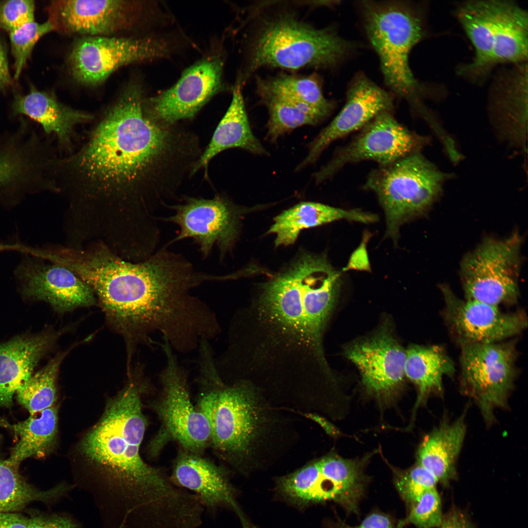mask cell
Wrapping results in <instances>:
<instances>
[{"mask_svg":"<svg viewBox=\"0 0 528 528\" xmlns=\"http://www.w3.org/2000/svg\"><path fill=\"white\" fill-rule=\"evenodd\" d=\"M223 62L218 56L202 59L185 70L172 87L143 101L145 114L171 126L191 118L221 89Z\"/></svg>","mask_w":528,"mask_h":528,"instance_id":"obj_17","label":"cell"},{"mask_svg":"<svg viewBox=\"0 0 528 528\" xmlns=\"http://www.w3.org/2000/svg\"><path fill=\"white\" fill-rule=\"evenodd\" d=\"M198 364L197 407L209 423L210 446L220 459L246 471L275 426L274 412L253 385L224 380L212 356L202 357Z\"/></svg>","mask_w":528,"mask_h":528,"instance_id":"obj_5","label":"cell"},{"mask_svg":"<svg viewBox=\"0 0 528 528\" xmlns=\"http://www.w3.org/2000/svg\"><path fill=\"white\" fill-rule=\"evenodd\" d=\"M516 344L512 340L460 346L462 391L479 406L485 420L505 407L517 375Z\"/></svg>","mask_w":528,"mask_h":528,"instance_id":"obj_12","label":"cell"},{"mask_svg":"<svg viewBox=\"0 0 528 528\" xmlns=\"http://www.w3.org/2000/svg\"><path fill=\"white\" fill-rule=\"evenodd\" d=\"M394 481L399 495L409 507L427 491L436 487V478L417 464L406 470H394Z\"/></svg>","mask_w":528,"mask_h":528,"instance_id":"obj_38","label":"cell"},{"mask_svg":"<svg viewBox=\"0 0 528 528\" xmlns=\"http://www.w3.org/2000/svg\"><path fill=\"white\" fill-rule=\"evenodd\" d=\"M368 237L369 235L364 236V238L363 239L362 242L351 255L349 263L344 269L370 270V265L366 248V242L368 239H369Z\"/></svg>","mask_w":528,"mask_h":528,"instance_id":"obj_43","label":"cell"},{"mask_svg":"<svg viewBox=\"0 0 528 528\" xmlns=\"http://www.w3.org/2000/svg\"><path fill=\"white\" fill-rule=\"evenodd\" d=\"M12 108L38 123L47 134H54L60 149L66 154L73 151V140L77 125L89 122L93 115L60 102L48 93L31 89L26 95H17Z\"/></svg>","mask_w":528,"mask_h":528,"instance_id":"obj_24","label":"cell"},{"mask_svg":"<svg viewBox=\"0 0 528 528\" xmlns=\"http://www.w3.org/2000/svg\"><path fill=\"white\" fill-rule=\"evenodd\" d=\"M343 108L308 145V152L296 171L314 164L332 142L360 130L381 112H393L395 96L378 86L362 72L349 82Z\"/></svg>","mask_w":528,"mask_h":528,"instance_id":"obj_18","label":"cell"},{"mask_svg":"<svg viewBox=\"0 0 528 528\" xmlns=\"http://www.w3.org/2000/svg\"><path fill=\"white\" fill-rule=\"evenodd\" d=\"M455 371L453 360L441 346L413 345L406 351L405 375L418 389L417 405L431 394H441L443 377Z\"/></svg>","mask_w":528,"mask_h":528,"instance_id":"obj_32","label":"cell"},{"mask_svg":"<svg viewBox=\"0 0 528 528\" xmlns=\"http://www.w3.org/2000/svg\"><path fill=\"white\" fill-rule=\"evenodd\" d=\"M400 124L393 112H380L366 124L347 144L337 149L332 158L313 177L317 183L332 177L347 164L374 161L382 166L409 154L421 152L430 143Z\"/></svg>","mask_w":528,"mask_h":528,"instance_id":"obj_13","label":"cell"},{"mask_svg":"<svg viewBox=\"0 0 528 528\" xmlns=\"http://www.w3.org/2000/svg\"><path fill=\"white\" fill-rule=\"evenodd\" d=\"M452 176L417 152L374 169L363 187L377 196L386 216V235L396 242L400 226L425 213Z\"/></svg>","mask_w":528,"mask_h":528,"instance_id":"obj_8","label":"cell"},{"mask_svg":"<svg viewBox=\"0 0 528 528\" xmlns=\"http://www.w3.org/2000/svg\"><path fill=\"white\" fill-rule=\"evenodd\" d=\"M53 30L54 26L48 20L41 23L35 21L28 23L9 33L11 51L14 59L15 80L19 78L38 41Z\"/></svg>","mask_w":528,"mask_h":528,"instance_id":"obj_37","label":"cell"},{"mask_svg":"<svg viewBox=\"0 0 528 528\" xmlns=\"http://www.w3.org/2000/svg\"><path fill=\"white\" fill-rule=\"evenodd\" d=\"M170 479L176 486L195 495L204 509L214 513L221 508L233 510L242 528L249 525L236 499V489L222 466L198 454L180 448L172 466Z\"/></svg>","mask_w":528,"mask_h":528,"instance_id":"obj_22","label":"cell"},{"mask_svg":"<svg viewBox=\"0 0 528 528\" xmlns=\"http://www.w3.org/2000/svg\"><path fill=\"white\" fill-rule=\"evenodd\" d=\"M11 82L6 47L0 38V89H4Z\"/></svg>","mask_w":528,"mask_h":528,"instance_id":"obj_45","label":"cell"},{"mask_svg":"<svg viewBox=\"0 0 528 528\" xmlns=\"http://www.w3.org/2000/svg\"><path fill=\"white\" fill-rule=\"evenodd\" d=\"M52 342L51 336H18L0 343V406L10 407L19 387L32 374Z\"/></svg>","mask_w":528,"mask_h":528,"instance_id":"obj_25","label":"cell"},{"mask_svg":"<svg viewBox=\"0 0 528 528\" xmlns=\"http://www.w3.org/2000/svg\"><path fill=\"white\" fill-rule=\"evenodd\" d=\"M515 66L496 82L488 110L498 138L525 151L527 140L528 66L527 63Z\"/></svg>","mask_w":528,"mask_h":528,"instance_id":"obj_23","label":"cell"},{"mask_svg":"<svg viewBox=\"0 0 528 528\" xmlns=\"http://www.w3.org/2000/svg\"><path fill=\"white\" fill-rule=\"evenodd\" d=\"M58 413V408L54 405L16 424L0 419V426L12 430L19 437L6 462L19 466L27 458H43L51 453L57 441Z\"/></svg>","mask_w":528,"mask_h":528,"instance_id":"obj_31","label":"cell"},{"mask_svg":"<svg viewBox=\"0 0 528 528\" xmlns=\"http://www.w3.org/2000/svg\"><path fill=\"white\" fill-rule=\"evenodd\" d=\"M248 44V71L264 67L333 69L356 52L357 44L332 27L317 28L293 12L260 18Z\"/></svg>","mask_w":528,"mask_h":528,"instance_id":"obj_7","label":"cell"},{"mask_svg":"<svg viewBox=\"0 0 528 528\" xmlns=\"http://www.w3.org/2000/svg\"><path fill=\"white\" fill-rule=\"evenodd\" d=\"M71 489V485L65 482L47 490L36 488L20 475L18 466L0 459V512H17L36 501L55 503L66 497Z\"/></svg>","mask_w":528,"mask_h":528,"instance_id":"obj_33","label":"cell"},{"mask_svg":"<svg viewBox=\"0 0 528 528\" xmlns=\"http://www.w3.org/2000/svg\"><path fill=\"white\" fill-rule=\"evenodd\" d=\"M43 254L78 276L110 319L137 338L154 332L169 335L185 316L188 270L181 256L166 247L137 262L122 258L98 242L79 248L47 245Z\"/></svg>","mask_w":528,"mask_h":528,"instance_id":"obj_4","label":"cell"},{"mask_svg":"<svg viewBox=\"0 0 528 528\" xmlns=\"http://www.w3.org/2000/svg\"><path fill=\"white\" fill-rule=\"evenodd\" d=\"M15 276L23 295L45 301L60 312L96 303L91 288L74 272L33 250L20 263Z\"/></svg>","mask_w":528,"mask_h":528,"instance_id":"obj_19","label":"cell"},{"mask_svg":"<svg viewBox=\"0 0 528 528\" xmlns=\"http://www.w3.org/2000/svg\"><path fill=\"white\" fill-rule=\"evenodd\" d=\"M29 528H82L74 517L64 512H37L29 517Z\"/></svg>","mask_w":528,"mask_h":528,"instance_id":"obj_41","label":"cell"},{"mask_svg":"<svg viewBox=\"0 0 528 528\" xmlns=\"http://www.w3.org/2000/svg\"><path fill=\"white\" fill-rule=\"evenodd\" d=\"M233 148H241L257 155L268 153L251 130L240 83L235 86L230 105L209 144L195 164L191 176L202 168L206 172L209 161L215 156Z\"/></svg>","mask_w":528,"mask_h":528,"instance_id":"obj_27","label":"cell"},{"mask_svg":"<svg viewBox=\"0 0 528 528\" xmlns=\"http://www.w3.org/2000/svg\"><path fill=\"white\" fill-rule=\"evenodd\" d=\"M464 416L441 423L426 435L418 449V464L443 484L456 475V462L466 433Z\"/></svg>","mask_w":528,"mask_h":528,"instance_id":"obj_29","label":"cell"},{"mask_svg":"<svg viewBox=\"0 0 528 528\" xmlns=\"http://www.w3.org/2000/svg\"><path fill=\"white\" fill-rule=\"evenodd\" d=\"M443 520L441 499L436 487L426 492L410 506L407 515L396 526V528L410 524L418 528H438Z\"/></svg>","mask_w":528,"mask_h":528,"instance_id":"obj_39","label":"cell"},{"mask_svg":"<svg viewBox=\"0 0 528 528\" xmlns=\"http://www.w3.org/2000/svg\"><path fill=\"white\" fill-rule=\"evenodd\" d=\"M438 528H468L466 523L459 515H453L443 520L441 525Z\"/></svg>","mask_w":528,"mask_h":528,"instance_id":"obj_47","label":"cell"},{"mask_svg":"<svg viewBox=\"0 0 528 528\" xmlns=\"http://www.w3.org/2000/svg\"><path fill=\"white\" fill-rule=\"evenodd\" d=\"M359 7L365 34L378 57L389 91L427 119L431 114L424 99L432 94L415 78L409 64L411 51L425 36L422 13L414 4L403 1L363 0Z\"/></svg>","mask_w":528,"mask_h":528,"instance_id":"obj_6","label":"cell"},{"mask_svg":"<svg viewBox=\"0 0 528 528\" xmlns=\"http://www.w3.org/2000/svg\"><path fill=\"white\" fill-rule=\"evenodd\" d=\"M249 306L235 316L224 357L231 373L262 388L284 386L313 390L332 377L323 338L339 291L292 270L261 286Z\"/></svg>","mask_w":528,"mask_h":528,"instance_id":"obj_2","label":"cell"},{"mask_svg":"<svg viewBox=\"0 0 528 528\" xmlns=\"http://www.w3.org/2000/svg\"><path fill=\"white\" fill-rule=\"evenodd\" d=\"M257 91L281 94L311 108L327 117L336 106L335 102L324 96L321 83L314 75L281 74L270 78H258Z\"/></svg>","mask_w":528,"mask_h":528,"instance_id":"obj_35","label":"cell"},{"mask_svg":"<svg viewBox=\"0 0 528 528\" xmlns=\"http://www.w3.org/2000/svg\"><path fill=\"white\" fill-rule=\"evenodd\" d=\"M302 414L307 418L320 425L329 435H336L337 431L332 424L323 417L313 413H304Z\"/></svg>","mask_w":528,"mask_h":528,"instance_id":"obj_46","label":"cell"},{"mask_svg":"<svg viewBox=\"0 0 528 528\" xmlns=\"http://www.w3.org/2000/svg\"><path fill=\"white\" fill-rule=\"evenodd\" d=\"M341 219L369 223L376 221L377 215L358 209L345 210L321 203L300 202L274 219L267 234L276 235L275 245L293 244L300 231Z\"/></svg>","mask_w":528,"mask_h":528,"instance_id":"obj_26","label":"cell"},{"mask_svg":"<svg viewBox=\"0 0 528 528\" xmlns=\"http://www.w3.org/2000/svg\"><path fill=\"white\" fill-rule=\"evenodd\" d=\"M261 102L267 109L266 138L276 142L281 136L304 125H317L327 117L311 108L284 95L257 91Z\"/></svg>","mask_w":528,"mask_h":528,"instance_id":"obj_34","label":"cell"},{"mask_svg":"<svg viewBox=\"0 0 528 528\" xmlns=\"http://www.w3.org/2000/svg\"><path fill=\"white\" fill-rule=\"evenodd\" d=\"M442 316L449 332L461 346L501 342L522 332L527 327L523 310L504 312L498 307L462 300L442 286Z\"/></svg>","mask_w":528,"mask_h":528,"instance_id":"obj_16","label":"cell"},{"mask_svg":"<svg viewBox=\"0 0 528 528\" xmlns=\"http://www.w3.org/2000/svg\"><path fill=\"white\" fill-rule=\"evenodd\" d=\"M521 238H487L462 260L460 275L465 299L498 307L512 305L519 296Z\"/></svg>","mask_w":528,"mask_h":528,"instance_id":"obj_11","label":"cell"},{"mask_svg":"<svg viewBox=\"0 0 528 528\" xmlns=\"http://www.w3.org/2000/svg\"><path fill=\"white\" fill-rule=\"evenodd\" d=\"M183 199L180 204L165 205L173 211L172 215L157 218L179 228L177 235L165 246L191 239L198 246L203 258H207L216 246L220 258L223 259L238 237L239 208L222 195L209 199L186 197Z\"/></svg>","mask_w":528,"mask_h":528,"instance_id":"obj_14","label":"cell"},{"mask_svg":"<svg viewBox=\"0 0 528 528\" xmlns=\"http://www.w3.org/2000/svg\"><path fill=\"white\" fill-rule=\"evenodd\" d=\"M335 528H396L390 516L380 513L374 512L369 514L358 525H349L339 521Z\"/></svg>","mask_w":528,"mask_h":528,"instance_id":"obj_42","label":"cell"},{"mask_svg":"<svg viewBox=\"0 0 528 528\" xmlns=\"http://www.w3.org/2000/svg\"><path fill=\"white\" fill-rule=\"evenodd\" d=\"M140 86H128L83 145L55 162L57 193L66 201L65 235L121 255L148 246L160 230L154 212L176 196L200 150L196 135L150 119Z\"/></svg>","mask_w":528,"mask_h":528,"instance_id":"obj_1","label":"cell"},{"mask_svg":"<svg viewBox=\"0 0 528 528\" xmlns=\"http://www.w3.org/2000/svg\"><path fill=\"white\" fill-rule=\"evenodd\" d=\"M494 42L490 66L501 63H527L528 47V13L511 1L492 0Z\"/></svg>","mask_w":528,"mask_h":528,"instance_id":"obj_30","label":"cell"},{"mask_svg":"<svg viewBox=\"0 0 528 528\" xmlns=\"http://www.w3.org/2000/svg\"><path fill=\"white\" fill-rule=\"evenodd\" d=\"M146 389L144 383L132 380L109 399L77 450L89 480L86 489L104 517L113 515L115 525L168 528L185 516L193 498L164 470L141 456L148 425L141 399Z\"/></svg>","mask_w":528,"mask_h":528,"instance_id":"obj_3","label":"cell"},{"mask_svg":"<svg viewBox=\"0 0 528 528\" xmlns=\"http://www.w3.org/2000/svg\"><path fill=\"white\" fill-rule=\"evenodd\" d=\"M29 517L17 512H0V528H29Z\"/></svg>","mask_w":528,"mask_h":528,"instance_id":"obj_44","label":"cell"},{"mask_svg":"<svg viewBox=\"0 0 528 528\" xmlns=\"http://www.w3.org/2000/svg\"><path fill=\"white\" fill-rule=\"evenodd\" d=\"M160 344L166 364L160 374L161 391L150 403L160 425L148 445L153 458L158 456L170 442L180 448L202 454L210 446V429L203 414L192 403L187 376L179 364L174 350L165 339Z\"/></svg>","mask_w":528,"mask_h":528,"instance_id":"obj_9","label":"cell"},{"mask_svg":"<svg viewBox=\"0 0 528 528\" xmlns=\"http://www.w3.org/2000/svg\"><path fill=\"white\" fill-rule=\"evenodd\" d=\"M364 463V459L325 456L279 478L277 489L282 496L298 505L332 501L348 513L357 514L367 483Z\"/></svg>","mask_w":528,"mask_h":528,"instance_id":"obj_10","label":"cell"},{"mask_svg":"<svg viewBox=\"0 0 528 528\" xmlns=\"http://www.w3.org/2000/svg\"><path fill=\"white\" fill-rule=\"evenodd\" d=\"M143 8L132 0H57L50 5L49 20L54 30L66 34L108 36L132 27Z\"/></svg>","mask_w":528,"mask_h":528,"instance_id":"obj_21","label":"cell"},{"mask_svg":"<svg viewBox=\"0 0 528 528\" xmlns=\"http://www.w3.org/2000/svg\"><path fill=\"white\" fill-rule=\"evenodd\" d=\"M345 353L359 370L367 394L379 401L390 399L402 386L406 351L387 329L349 345Z\"/></svg>","mask_w":528,"mask_h":528,"instance_id":"obj_20","label":"cell"},{"mask_svg":"<svg viewBox=\"0 0 528 528\" xmlns=\"http://www.w3.org/2000/svg\"><path fill=\"white\" fill-rule=\"evenodd\" d=\"M35 3L32 0L0 2V29L9 33L34 21Z\"/></svg>","mask_w":528,"mask_h":528,"instance_id":"obj_40","label":"cell"},{"mask_svg":"<svg viewBox=\"0 0 528 528\" xmlns=\"http://www.w3.org/2000/svg\"><path fill=\"white\" fill-rule=\"evenodd\" d=\"M170 51L169 44L161 39L84 36L74 43L68 65L78 82L95 85L120 67L165 57Z\"/></svg>","mask_w":528,"mask_h":528,"instance_id":"obj_15","label":"cell"},{"mask_svg":"<svg viewBox=\"0 0 528 528\" xmlns=\"http://www.w3.org/2000/svg\"><path fill=\"white\" fill-rule=\"evenodd\" d=\"M456 15L475 50L473 61L461 67L459 73L472 80H481L491 69L494 42L492 0H470L458 5Z\"/></svg>","mask_w":528,"mask_h":528,"instance_id":"obj_28","label":"cell"},{"mask_svg":"<svg viewBox=\"0 0 528 528\" xmlns=\"http://www.w3.org/2000/svg\"><path fill=\"white\" fill-rule=\"evenodd\" d=\"M64 355L56 356L32 375L16 392L19 403L33 415L55 405L56 379Z\"/></svg>","mask_w":528,"mask_h":528,"instance_id":"obj_36","label":"cell"}]
</instances>
